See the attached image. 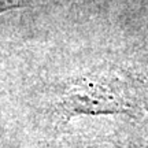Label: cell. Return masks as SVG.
I'll list each match as a JSON object with an SVG mask.
<instances>
[{"label": "cell", "instance_id": "obj_1", "mask_svg": "<svg viewBox=\"0 0 148 148\" xmlns=\"http://www.w3.org/2000/svg\"><path fill=\"white\" fill-rule=\"evenodd\" d=\"M60 107L67 115L111 114L122 110V101L99 79H78L63 95Z\"/></svg>", "mask_w": 148, "mask_h": 148}, {"label": "cell", "instance_id": "obj_2", "mask_svg": "<svg viewBox=\"0 0 148 148\" xmlns=\"http://www.w3.org/2000/svg\"><path fill=\"white\" fill-rule=\"evenodd\" d=\"M32 0H0V14L4 11L12 10V8H19L25 7L30 3Z\"/></svg>", "mask_w": 148, "mask_h": 148}]
</instances>
